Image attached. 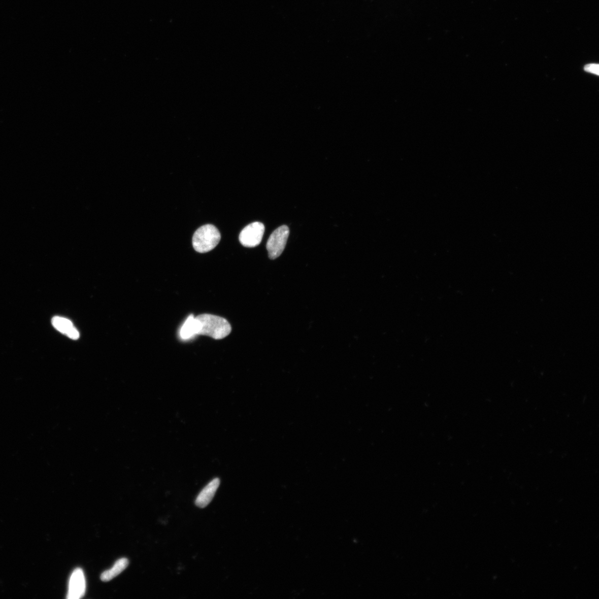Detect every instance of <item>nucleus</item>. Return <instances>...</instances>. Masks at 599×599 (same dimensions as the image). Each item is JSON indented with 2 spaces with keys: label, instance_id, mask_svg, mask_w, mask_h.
I'll use <instances>...</instances> for the list:
<instances>
[{
  "label": "nucleus",
  "instance_id": "obj_1",
  "mask_svg": "<svg viewBox=\"0 0 599 599\" xmlns=\"http://www.w3.org/2000/svg\"><path fill=\"white\" fill-rule=\"evenodd\" d=\"M196 335H205L215 340L223 339L231 332V326L223 317L202 314L194 318Z\"/></svg>",
  "mask_w": 599,
  "mask_h": 599
},
{
  "label": "nucleus",
  "instance_id": "obj_2",
  "mask_svg": "<svg viewBox=\"0 0 599 599\" xmlns=\"http://www.w3.org/2000/svg\"><path fill=\"white\" fill-rule=\"evenodd\" d=\"M220 239V233L217 227L207 224L199 227L194 234L193 246L197 252L206 253L216 247Z\"/></svg>",
  "mask_w": 599,
  "mask_h": 599
},
{
  "label": "nucleus",
  "instance_id": "obj_3",
  "mask_svg": "<svg viewBox=\"0 0 599 599\" xmlns=\"http://www.w3.org/2000/svg\"><path fill=\"white\" fill-rule=\"evenodd\" d=\"M288 226L283 225L278 227L270 236L267 244L269 258L277 259L283 253L289 236Z\"/></svg>",
  "mask_w": 599,
  "mask_h": 599
},
{
  "label": "nucleus",
  "instance_id": "obj_4",
  "mask_svg": "<svg viewBox=\"0 0 599 599\" xmlns=\"http://www.w3.org/2000/svg\"><path fill=\"white\" fill-rule=\"evenodd\" d=\"M265 226L260 222L251 223L242 230L239 235V241L245 247L254 248L261 242Z\"/></svg>",
  "mask_w": 599,
  "mask_h": 599
},
{
  "label": "nucleus",
  "instance_id": "obj_5",
  "mask_svg": "<svg viewBox=\"0 0 599 599\" xmlns=\"http://www.w3.org/2000/svg\"><path fill=\"white\" fill-rule=\"evenodd\" d=\"M86 580L83 571L81 568L75 569L72 574L69 583L68 598L79 599L85 595Z\"/></svg>",
  "mask_w": 599,
  "mask_h": 599
},
{
  "label": "nucleus",
  "instance_id": "obj_6",
  "mask_svg": "<svg viewBox=\"0 0 599 599\" xmlns=\"http://www.w3.org/2000/svg\"><path fill=\"white\" fill-rule=\"evenodd\" d=\"M220 483L218 478L213 479L203 489L195 500V505L201 508L206 507L211 502Z\"/></svg>",
  "mask_w": 599,
  "mask_h": 599
},
{
  "label": "nucleus",
  "instance_id": "obj_7",
  "mask_svg": "<svg viewBox=\"0 0 599 599\" xmlns=\"http://www.w3.org/2000/svg\"><path fill=\"white\" fill-rule=\"evenodd\" d=\"M52 324L57 330L71 339L77 340L80 338L79 331L74 327L73 322L68 319L59 316L54 317Z\"/></svg>",
  "mask_w": 599,
  "mask_h": 599
},
{
  "label": "nucleus",
  "instance_id": "obj_8",
  "mask_svg": "<svg viewBox=\"0 0 599 599\" xmlns=\"http://www.w3.org/2000/svg\"><path fill=\"white\" fill-rule=\"evenodd\" d=\"M128 564L129 561L127 558L118 559L110 570L106 571L101 574V579L105 582H109L124 571Z\"/></svg>",
  "mask_w": 599,
  "mask_h": 599
},
{
  "label": "nucleus",
  "instance_id": "obj_9",
  "mask_svg": "<svg viewBox=\"0 0 599 599\" xmlns=\"http://www.w3.org/2000/svg\"><path fill=\"white\" fill-rule=\"evenodd\" d=\"M195 335H196L194 317L190 315L182 326L180 331V337L183 340H187L194 337Z\"/></svg>",
  "mask_w": 599,
  "mask_h": 599
},
{
  "label": "nucleus",
  "instance_id": "obj_10",
  "mask_svg": "<svg viewBox=\"0 0 599 599\" xmlns=\"http://www.w3.org/2000/svg\"><path fill=\"white\" fill-rule=\"evenodd\" d=\"M599 65L598 64L591 63L585 65L584 70L588 73L598 75Z\"/></svg>",
  "mask_w": 599,
  "mask_h": 599
}]
</instances>
